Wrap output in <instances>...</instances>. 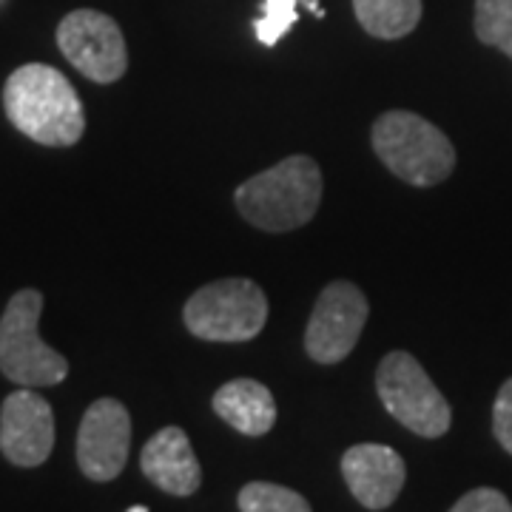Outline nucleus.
Masks as SVG:
<instances>
[{"label":"nucleus","mask_w":512,"mask_h":512,"mask_svg":"<svg viewBox=\"0 0 512 512\" xmlns=\"http://www.w3.org/2000/svg\"><path fill=\"white\" fill-rule=\"evenodd\" d=\"M3 109L9 123L40 146H77L86 131L77 89L66 74L46 63H26L6 77Z\"/></svg>","instance_id":"1"},{"label":"nucleus","mask_w":512,"mask_h":512,"mask_svg":"<svg viewBox=\"0 0 512 512\" xmlns=\"http://www.w3.org/2000/svg\"><path fill=\"white\" fill-rule=\"evenodd\" d=\"M376 393L384 410L421 439H441L453 424L444 393L407 350H393L379 362Z\"/></svg>","instance_id":"6"},{"label":"nucleus","mask_w":512,"mask_h":512,"mask_svg":"<svg viewBox=\"0 0 512 512\" xmlns=\"http://www.w3.org/2000/svg\"><path fill=\"white\" fill-rule=\"evenodd\" d=\"M131 450V416L117 399H97L77 430V467L92 481H114L126 470Z\"/></svg>","instance_id":"10"},{"label":"nucleus","mask_w":512,"mask_h":512,"mask_svg":"<svg viewBox=\"0 0 512 512\" xmlns=\"http://www.w3.org/2000/svg\"><path fill=\"white\" fill-rule=\"evenodd\" d=\"M55 450V413L32 387H20L0 404V453L9 464L32 470Z\"/></svg>","instance_id":"9"},{"label":"nucleus","mask_w":512,"mask_h":512,"mask_svg":"<svg viewBox=\"0 0 512 512\" xmlns=\"http://www.w3.org/2000/svg\"><path fill=\"white\" fill-rule=\"evenodd\" d=\"M367 296L348 279L330 282L313 305L305 350L316 365H339L345 362L362 339L367 325Z\"/></svg>","instance_id":"8"},{"label":"nucleus","mask_w":512,"mask_h":512,"mask_svg":"<svg viewBox=\"0 0 512 512\" xmlns=\"http://www.w3.org/2000/svg\"><path fill=\"white\" fill-rule=\"evenodd\" d=\"M183 322L202 342H251L268 322V296L251 279H217L185 302Z\"/></svg>","instance_id":"5"},{"label":"nucleus","mask_w":512,"mask_h":512,"mask_svg":"<svg viewBox=\"0 0 512 512\" xmlns=\"http://www.w3.org/2000/svg\"><path fill=\"white\" fill-rule=\"evenodd\" d=\"M493 433L498 444L512 456V379L501 384L493 404Z\"/></svg>","instance_id":"19"},{"label":"nucleus","mask_w":512,"mask_h":512,"mask_svg":"<svg viewBox=\"0 0 512 512\" xmlns=\"http://www.w3.org/2000/svg\"><path fill=\"white\" fill-rule=\"evenodd\" d=\"M453 512H512V504L507 495L493 487H478L461 495L453 504Z\"/></svg>","instance_id":"18"},{"label":"nucleus","mask_w":512,"mask_h":512,"mask_svg":"<svg viewBox=\"0 0 512 512\" xmlns=\"http://www.w3.org/2000/svg\"><path fill=\"white\" fill-rule=\"evenodd\" d=\"M140 470L154 487L177 498L194 495L202 484L200 461L180 427H163L146 441L140 453Z\"/></svg>","instance_id":"12"},{"label":"nucleus","mask_w":512,"mask_h":512,"mask_svg":"<svg viewBox=\"0 0 512 512\" xmlns=\"http://www.w3.org/2000/svg\"><path fill=\"white\" fill-rule=\"evenodd\" d=\"M148 507H143V504H137V507H128V512H146Z\"/></svg>","instance_id":"20"},{"label":"nucleus","mask_w":512,"mask_h":512,"mask_svg":"<svg viewBox=\"0 0 512 512\" xmlns=\"http://www.w3.org/2000/svg\"><path fill=\"white\" fill-rule=\"evenodd\" d=\"M299 3L302 0H265L262 6V18L256 20L254 32L262 46H276L282 37L293 29V23L299 20Z\"/></svg>","instance_id":"17"},{"label":"nucleus","mask_w":512,"mask_h":512,"mask_svg":"<svg viewBox=\"0 0 512 512\" xmlns=\"http://www.w3.org/2000/svg\"><path fill=\"white\" fill-rule=\"evenodd\" d=\"M476 37L512 60V0H476Z\"/></svg>","instance_id":"16"},{"label":"nucleus","mask_w":512,"mask_h":512,"mask_svg":"<svg viewBox=\"0 0 512 512\" xmlns=\"http://www.w3.org/2000/svg\"><path fill=\"white\" fill-rule=\"evenodd\" d=\"M57 46L77 72L100 86L117 83L128 69L126 37L117 20L97 9H74L60 20Z\"/></svg>","instance_id":"7"},{"label":"nucleus","mask_w":512,"mask_h":512,"mask_svg":"<svg viewBox=\"0 0 512 512\" xmlns=\"http://www.w3.org/2000/svg\"><path fill=\"white\" fill-rule=\"evenodd\" d=\"M40 313L43 293L23 288L0 316V373L20 387H52L69 376L66 356L49 348L37 333Z\"/></svg>","instance_id":"4"},{"label":"nucleus","mask_w":512,"mask_h":512,"mask_svg":"<svg viewBox=\"0 0 512 512\" xmlns=\"http://www.w3.org/2000/svg\"><path fill=\"white\" fill-rule=\"evenodd\" d=\"M237 211L268 234H288L313 220L322 205V171L308 154H293L274 168L254 174L239 185Z\"/></svg>","instance_id":"2"},{"label":"nucleus","mask_w":512,"mask_h":512,"mask_svg":"<svg viewBox=\"0 0 512 512\" xmlns=\"http://www.w3.org/2000/svg\"><path fill=\"white\" fill-rule=\"evenodd\" d=\"M370 143L390 174L416 188L444 183L456 168L450 137L413 111H384L376 117Z\"/></svg>","instance_id":"3"},{"label":"nucleus","mask_w":512,"mask_h":512,"mask_svg":"<svg viewBox=\"0 0 512 512\" xmlns=\"http://www.w3.org/2000/svg\"><path fill=\"white\" fill-rule=\"evenodd\" d=\"M353 12L367 35L399 40L419 26L421 0H353Z\"/></svg>","instance_id":"14"},{"label":"nucleus","mask_w":512,"mask_h":512,"mask_svg":"<svg viewBox=\"0 0 512 512\" xmlns=\"http://www.w3.org/2000/svg\"><path fill=\"white\" fill-rule=\"evenodd\" d=\"M214 413L242 436H265L276 424V402L271 390L256 379L225 382L214 393Z\"/></svg>","instance_id":"13"},{"label":"nucleus","mask_w":512,"mask_h":512,"mask_svg":"<svg viewBox=\"0 0 512 512\" xmlns=\"http://www.w3.org/2000/svg\"><path fill=\"white\" fill-rule=\"evenodd\" d=\"M237 507L242 512H308L311 504L282 484L274 481H251L237 495Z\"/></svg>","instance_id":"15"},{"label":"nucleus","mask_w":512,"mask_h":512,"mask_svg":"<svg viewBox=\"0 0 512 512\" xmlns=\"http://www.w3.org/2000/svg\"><path fill=\"white\" fill-rule=\"evenodd\" d=\"M342 476L353 498L367 510H387L404 487L407 467L393 447L356 444L342 456Z\"/></svg>","instance_id":"11"}]
</instances>
